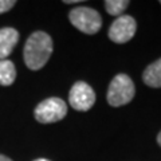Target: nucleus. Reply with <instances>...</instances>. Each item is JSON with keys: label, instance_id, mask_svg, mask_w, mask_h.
Instances as JSON below:
<instances>
[{"label": "nucleus", "instance_id": "nucleus-11", "mask_svg": "<svg viewBox=\"0 0 161 161\" xmlns=\"http://www.w3.org/2000/svg\"><path fill=\"white\" fill-rule=\"evenodd\" d=\"M15 4H16L15 0H0V14H4V12L9 11Z\"/></svg>", "mask_w": 161, "mask_h": 161}, {"label": "nucleus", "instance_id": "nucleus-1", "mask_svg": "<svg viewBox=\"0 0 161 161\" xmlns=\"http://www.w3.org/2000/svg\"><path fill=\"white\" fill-rule=\"evenodd\" d=\"M53 54V39L43 31H35L30 35L23 50L24 63L30 70H40L48 62Z\"/></svg>", "mask_w": 161, "mask_h": 161}, {"label": "nucleus", "instance_id": "nucleus-9", "mask_svg": "<svg viewBox=\"0 0 161 161\" xmlns=\"http://www.w3.org/2000/svg\"><path fill=\"white\" fill-rule=\"evenodd\" d=\"M16 78V69L15 64L8 59L0 60V85L2 86H9L14 83Z\"/></svg>", "mask_w": 161, "mask_h": 161}, {"label": "nucleus", "instance_id": "nucleus-4", "mask_svg": "<svg viewBox=\"0 0 161 161\" xmlns=\"http://www.w3.org/2000/svg\"><path fill=\"white\" fill-rule=\"evenodd\" d=\"M67 114V105L63 99L53 97L42 101L34 112L36 121L40 124H53L60 121Z\"/></svg>", "mask_w": 161, "mask_h": 161}, {"label": "nucleus", "instance_id": "nucleus-3", "mask_svg": "<svg viewBox=\"0 0 161 161\" xmlns=\"http://www.w3.org/2000/svg\"><path fill=\"white\" fill-rule=\"evenodd\" d=\"M69 19L75 28L89 35L97 34L102 26L101 15L90 7H77L71 9L69 14Z\"/></svg>", "mask_w": 161, "mask_h": 161}, {"label": "nucleus", "instance_id": "nucleus-8", "mask_svg": "<svg viewBox=\"0 0 161 161\" xmlns=\"http://www.w3.org/2000/svg\"><path fill=\"white\" fill-rule=\"evenodd\" d=\"M142 80L150 87H161V58L145 69Z\"/></svg>", "mask_w": 161, "mask_h": 161}, {"label": "nucleus", "instance_id": "nucleus-5", "mask_svg": "<svg viewBox=\"0 0 161 161\" xmlns=\"http://www.w3.org/2000/svg\"><path fill=\"white\" fill-rule=\"evenodd\" d=\"M69 102L71 108L78 110V112H87L89 109L93 108L95 102V93L93 87L86 82L78 80L77 83L73 85L71 90H70Z\"/></svg>", "mask_w": 161, "mask_h": 161}, {"label": "nucleus", "instance_id": "nucleus-2", "mask_svg": "<svg viewBox=\"0 0 161 161\" xmlns=\"http://www.w3.org/2000/svg\"><path fill=\"white\" fill-rule=\"evenodd\" d=\"M136 93L134 83L126 74H118L110 82L108 90V103L110 106L118 108L129 103Z\"/></svg>", "mask_w": 161, "mask_h": 161}, {"label": "nucleus", "instance_id": "nucleus-10", "mask_svg": "<svg viewBox=\"0 0 161 161\" xmlns=\"http://www.w3.org/2000/svg\"><path fill=\"white\" fill-rule=\"evenodd\" d=\"M128 6H129L128 0H106L105 2V8H106L108 14L114 15V16L121 15L128 8Z\"/></svg>", "mask_w": 161, "mask_h": 161}, {"label": "nucleus", "instance_id": "nucleus-12", "mask_svg": "<svg viewBox=\"0 0 161 161\" xmlns=\"http://www.w3.org/2000/svg\"><path fill=\"white\" fill-rule=\"evenodd\" d=\"M0 161H12L9 157H7V156H3V154H0Z\"/></svg>", "mask_w": 161, "mask_h": 161}, {"label": "nucleus", "instance_id": "nucleus-13", "mask_svg": "<svg viewBox=\"0 0 161 161\" xmlns=\"http://www.w3.org/2000/svg\"><path fill=\"white\" fill-rule=\"evenodd\" d=\"M157 142H158V145L161 147V132L158 133V136H157Z\"/></svg>", "mask_w": 161, "mask_h": 161}, {"label": "nucleus", "instance_id": "nucleus-6", "mask_svg": "<svg viewBox=\"0 0 161 161\" xmlns=\"http://www.w3.org/2000/svg\"><path fill=\"white\" fill-rule=\"evenodd\" d=\"M137 23L129 15H121L109 28V38L114 43H126L134 36Z\"/></svg>", "mask_w": 161, "mask_h": 161}, {"label": "nucleus", "instance_id": "nucleus-14", "mask_svg": "<svg viewBox=\"0 0 161 161\" xmlns=\"http://www.w3.org/2000/svg\"><path fill=\"white\" fill-rule=\"evenodd\" d=\"M35 161H50V160H47V158H38V160H35Z\"/></svg>", "mask_w": 161, "mask_h": 161}, {"label": "nucleus", "instance_id": "nucleus-7", "mask_svg": "<svg viewBox=\"0 0 161 161\" xmlns=\"http://www.w3.org/2000/svg\"><path fill=\"white\" fill-rule=\"evenodd\" d=\"M19 42V32L12 27L0 28V60L11 55Z\"/></svg>", "mask_w": 161, "mask_h": 161}, {"label": "nucleus", "instance_id": "nucleus-15", "mask_svg": "<svg viewBox=\"0 0 161 161\" xmlns=\"http://www.w3.org/2000/svg\"><path fill=\"white\" fill-rule=\"evenodd\" d=\"M160 3H161V2H160Z\"/></svg>", "mask_w": 161, "mask_h": 161}]
</instances>
